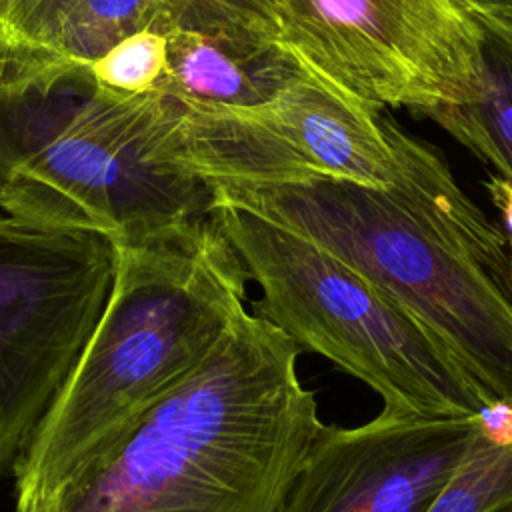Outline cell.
<instances>
[{"label":"cell","mask_w":512,"mask_h":512,"mask_svg":"<svg viewBox=\"0 0 512 512\" xmlns=\"http://www.w3.org/2000/svg\"><path fill=\"white\" fill-rule=\"evenodd\" d=\"M380 114L304 66L258 106H200L174 98L168 152L208 184L336 176L390 186L402 162Z\"/></svg>","instance_id":"8"},{"label":"cell","mask_w":512,"mask_h":512,"mask_svg":"<svg viewBox=\"0 0 512 512\" xmlns=\"http://www.w3.org/2000/svg\"><path fill=\"white\" fill-rule=\"evenodd\" d=\"M486 190L494 202V206L500 210L506 228H508V246H510V260H512V184L500 176H492L486 182Z\"/></svg>","instance_id":"18"},{"label":"cell","mask_w":512,"mask_h":512,"mask_svg":"<svg viewBox=\"0 0 512 512\" xmlns=\"http://www.w3.org/2000/svg\"><path fill=\"white\" fill-rule=\"evenodd\" d=\"M114 246L108 304L14 468L16 512L114 446L246 312L248 272L212 214Z\"/></svg>","instance_id":"3"},{"label":"cell","mask_w":512,"mask_h":512,"mask_svg":"<svg viewBox=\"0 0 512 512\" xmlns=\"http://www.w3.org/2000/svg\"><path fill=\"white\" fill-rule=\"evenodd\" d=\"M430 512H512V410L490 414L472 454Z\"/></svg>","instance_id":"13"},{"label":"cell","mask_w":512,"mask_h":512,"mask_svg":"<svg viewBox=\"0 0 512 512\" xmlns=\"http://www.w3.org/2000/svg\"><path fill=\"white\" fill-rule=\"evenodd\" d=\"M166 24L240 44L280 42L276 0H166Z\"/></svg>","instance_id":"14"},{"label":"cell","mask_w":512,"mask_h":512,"mask_svg":"<svg viewBox=\"0 0 512 512\" xmlns=\"http://www.w3.org/2000/svg\"><path fill=\"white\" fill-rule=\"evenodd\" d=\"M0 214H4V212H2V208H0Z\"/></svg>","instance_id":"19"},{"label":"cell","mask_w":512,"mask_h":512,"mask_svg":"<svg viewBox=\"0 0 512 512\" xmlns=\"http://www.w3.org/2000/svg\"><path fill=\"white\" fill-rule=\"evenodd\" d=\"M168 60L164 32L142 30L116 44L92 68L96 84L120 94H144L156 90Z\"/></svg>","instance_id":"16"},{"label":"cell","mask_w":512,"mask_h":512,"mask_svg":"<svg viewBox=\"0 0 512 512\" xmlns=\"http://www.w3.org/2000/svg\"><path fill=\"white\" fill-rule=\"evenodd\" d=\"M300 352L246 310L186 382L24 512H280L322 428Z\"/></svg>","instance_id":"2"},{"label":"cell","mask_w":512,"mask_h":512,"mask_svg":"<svg viewBox=\"0 0 512 512\" xmlns=\"http://www.w3.org/2000/svg\"><path fill=\"white\" fill-rule=\"evenodd\" d=\"M170 96L120 94L90 68L0 74V208L112 242L212 214L210 184L168 158Z\"/></svg>","instance_id":"4"},{"label":"cell","mask_w":512,"mask_h":512,"mask_svg":"<svg viewBox=\"0 0 512 512\" xmlns=\"http://www.w3.org/2000/svg\"><path fill=\"white\" fill-rule=\"evenodd\" d=\"M114 276L108 236L0 214V478L72 374Z\"/></svg>","instance_id":"6"},{"label":"cell","mask_w":512,"mask_h":512,"mask_svg":"<svg viewBox=\"0 0 512 512\" xmlns=\"http://www.w3.org/2000/svg\"><path fill=\"white\" fill-rule=\"evenodd\" d=\"M380 118L402 162L390 186L308 176L210 188L362 274L446 348L490 412L512 410L508 236L458 186L434 146L406 134L390 114Z\"/></svg>","instance_id":"1"},{"label":"cell","mask_w":512,"mask_h":512,"mask_svg":"<svg viewBox=\"0 0 512 512\" xmlns=\"http://www.w3.org/2000/svg\"><path fill=\"white\" fill-rule=\"evenodd\" d=\"M74 4L76 0H0V74L44 66Z\"/></svg>","instance_id":"15"},{"label":"cell","mask_w":512,"mask_h":512,"mask_svg":"<svg viewBox=\"0 0 512 512\" xmlns=\"http://www.w3.org/2000/svg\"><path fill=\"white\" fill-rule=\"evenodd\" d=\"M212 216L262 292L252 310L300 350L364 382L382 410L432 418L492 414L446 348L340 258L220 196Z\"/></svg>","instance_id":"5"},{"label":"cell","mask_w":512,"mask_h":512,"mask_svg":"<svg viewBox=\"0 0 512 512\" xmlns=\"http://www.w3.org/2000/svg\"><path fill=\"white\" fill-rule=\"evenodd\" d=\"M480 26V90L468 100L434 112L464 148L512 184V28L476 18Z\"/></svg>","instance_id":"11"},{"label":"cell","mask_w":512,"mask_h":512,"mask_svg":"<svg viewBox=\"0 0 512 512\" xmlns=\"http://www.w3.org/2000/svg\"><path fill=\"white\" fill-rule=\"evenodd\" d=\"M168 60L156 90L186 104L258 106L270 102L304 64L282 44H240L170 30Z\"/></svg>","instance_id":"10"},{"label":"cell","mask_w":512,"mask_h":512,"mask_svg":"<svg viewBox=\"0 0 512 512\" xmlns=\"http://www.w3.org/2000/svg\"><path fill=\"white\" fill-rule=\"evenodd\" d=\"M488 420L380 410L360 426L322 424L280 512H430Z\"/></svg>","instance_id":"9"},{"label":"cell","mask_w":512,"mask_h":512,"mask_svg":"<svg viewBox=\"0 0 512 512\" xmlns=\"http://www.w3.org/2000/svg\"><path fill=\"white\" fill-rule=\"evenodd\" d=\"M474 18L512 28V0H456Z\"/></svg>","instance_id":"17"},{"label":"cell","mask_w":512,"mask_h":512,"mask_svg":"<svg viewBox=\"0 0 512 512\" xmlns=\"http://www.w3.org/2000/svg\"><path fill=\"white\" fill-rule=\"evenodd\" d=\"M280 42L376 110L434 112L480 90V26L456 0H276Z\"/></svg>","instance_id":"7"},{"label":"cell","mask_w":512,"mask_h":512,"mask_svg":"<svg viewBox=\"0 0 512 512\" xmlns=\"http://www.w3.org/2000/svg\"><path fill=\"white\" fill-rule=\"evenodd\" d=\"M142 30L168 32L166 0H76L44 66L92 68L116 44Z\"/></svg>","instance_id":"12"}]
</instances>
